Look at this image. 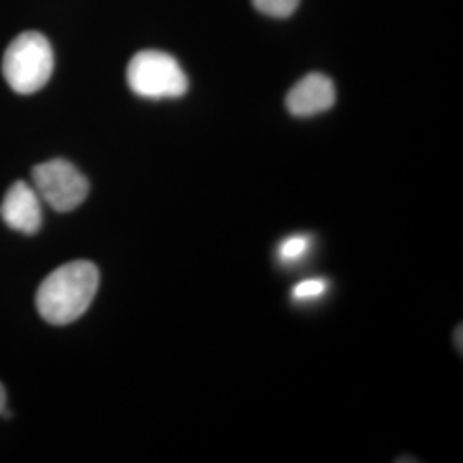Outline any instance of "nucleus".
<instances>
[{
  "mask_svg": "<svg viewBox=\"0 0 463 463\" xmlns=\"http://www.w3.org/2000/svg\"><path fill=\"white\" fill-rule=\"evenodd\" d=\"M311 248V239L307 235H290L281 241L279 246V258L281 263L290 265L300 261Z\"/></svg>",
  "mask_w": 463,
  "mask_h": 463,
  "instance_id": "obj_7",
  "label": "nucleus"
},
{
  "mask_svg": "<svg viewBox=\"0 0 463 463\" xmlns=\"http://www.w3.org/2000/svg\"><path fill=\"white\" fill-rule=\"evenodd\" d=\"M53 66L55 57L47 36L26 32L16 36L5 50L2 74L13 91L32 95L49 83Z\"/></svg>",
  "mask_w": 463,
  "mask_h": 463,
  "instance_id": "obj_2",
  "label": "nucleus"
},
{
  "mask_svg": "<svg viewBox=\"0 0 463 463\" xmlns=\"http://www.w3.org/2000/svg\"><path fill=\"white\" fill-rule=\"evenodd\" d=\"M126 78L129 88L141 99H179L189 88L177 59L160 50L137 52L128 66Z\"/></svg>",
  "mask_w": 463,
  "mask_h": 463,
  "instance_id": "obj_3",
  "label": "nucleus"
},
{
  "mask_svg": "<svg viewBox=\"0 0 463 463\" xmlns=\"http://www.w3.org/2000/svg\"><path fill=\"white\" fill-rule=\"evenodd\" d=\"M335 84L321 72L304 76L287 95V109L292 116L313 117L330 110L335 105Z\"/></svg>",
  "mask_w": 463,
  "mask_h": 463,
  "instance_id": "obj_6",
  "label": "nucleus"
},
{
  "mask_svg": "<svg viewBox=\"0 0 463 463\" xmlns=\"http://www.w3.org/2000/svg\"><path fill=\"white\" fill-rule=\"evenodd\" d=\"M300 0H252L254 7L266 16L288 17L296 13Z\"/></svg>",
  "mask_w": 463,
  "mask_h": 463,
  "instance_id": "obj_8",
  "label": "nucleus"
},
{
  "mask_svg": "<svg viewBox=\"0 0 463 463\" xmlns=\"http://www.w3.org/2000/svg\"><path fill=\"white\" fill-rule=\"evenodd\" d=\"M99 285V268L90 261L59 266L40 283L36 309L50 325L64 326L88 311Z\"/></svg>",
  "mask_w": 463,
  "mask_h": 463,
  "instance_id": "obj_1",
  "label": "nucleus"
},
{
  "mask_svg": "<svg viewBox=\"0 0 463 463\" xmlns=\"http://www.w3.org/2000/svg\"><path fill=\"white\" fill-rule=\"evenodd\" d=\"M0 216L5 225L24 235H34L42 227V203L33 185L17 181L9 187L0 204Z\"/></svg>",
  "mask_w": 463,
  "mask_h": 463,
  "instance_id": "obj_5",
  "label": "nucleus"
},
{
  "mask_svg": "<svg viewBox=\"0 0 463 463\" xmlns=\"http://www.w3.org/2000/svg\"><path fill=\"white\" fill-rule=\"evenodd\" d=\"M32 179L38 196L61 213L81 206L90 193L88 179L64 158H53L34 166Z\"/></svg>",
  "mask_w": 463,
  "mask_h": 463,
  "instance_id": "obj_4",
  "label": "nucleus"
},
{
  "mask_svg": "<svg viewBox=\"0 0 463 463\" xmlns=\"http://www.w3.org/2000/svg\"><path fill=\"white\" fill-rule=\"evenodd\" d=\"M328 290V281L323 279H309V280L298 281L292 288V298L298 302H307L319 298Z\"/></svg>",
  "mask_w": 463,
  "mask_h": 463,
  "instance_id": "obj_9",
  "label": "nucleus"
},
{
  "mask_svg": "<svg viewBox=\"0 0 463 463\" xmlns=\"http://www.w3.org/2000/svg\"><path fill=\"white\" fill-rule=\"evenodd\" d=\"M5 402H7V395H5V390H4V386H2V383H0V414H2L4 409H5Z\"/></svg>",
  "mask_w": 463,
  "mask_h": 463,
  "instance_id": "obj_10",
  "label": "nucleus"
}]
</instances>
